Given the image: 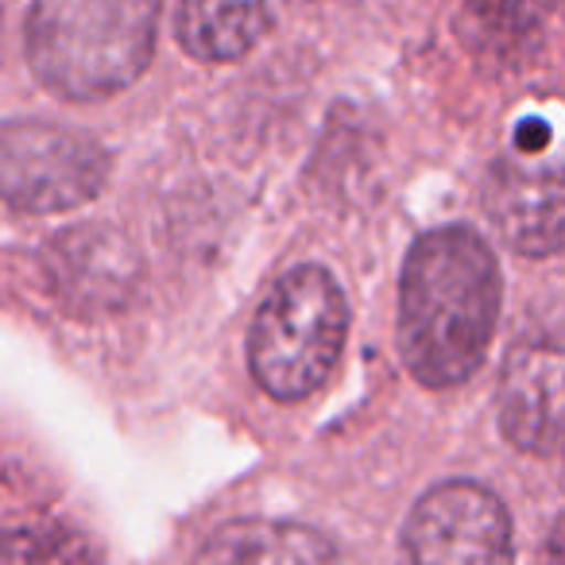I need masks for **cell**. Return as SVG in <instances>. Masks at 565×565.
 <instances>
[{
    "label": "cell",
    "instance_id": "7a4b0ae2",
    "mask_svg": "<svg viewBox=\"0 0 565 565\" xmlns=\"http://www.w3.org/2000/svg\"><path fill=\"white\" fill-rule=\"evenodd\" d=\"M163 0H32L28 63L66 102H105L156 55Z\"/></svg>",
    "mask_w": 565,
    "mask_h": 565
},
{
    "label": "cell",
    "instance_id": "3957f363",
    "mask_svg": "<svg viewBox=\"0 0 565 565\" xmlns=\"http://www.w3.org/2000/svg\"><path fill=\"white\" fill-rule=\"evenodd\" d=\"M349 338V302L326 267L302 264L271 287L248 333L252 380L271 399L299 403L338 369Z\"/></svg>",
    "mask_w": 565,
    "mask_h": 565
},
{
    "label": "cell",
    "instance_id": "277c9868",
    "mask_svg": "<svg viewBox=\"0 0 565 565\" xmlns=\"http://www.w3.org/2000/svg\"><path fill=\"white\" fill-rule=\"evenodd\" d=\"M109 179V151L82 128L51 120L0 125V202L20 213H66Z\"/></svg>",
    "mask_w": 565,
    "mask_h": 565
},
{
    "label": "cell",
    "instance_id": "52a82bcc",
    "mask_svg": "<svg viewBox=\"0 0 565 565\" xmlns=\"http://www.w3.org/2000/svg\"><path fill=\"white\" fill-rule=\"evenodd\" d=\"M500 430L523 454L562 446V345L554 333L523 338L500 372Z\"/></svg>",
    "mask_w": 565,
    "mask_h": 565
},
{
    "label": "cell",
    "instance_id": "30bf717a",
    "mask_svg": "<svg viewBox=\"0 0 565 565\" xmlns=\"http://www.w3.org/2000/svg\"><path fill=\"white\" fill-rule=\"evenodd\" d=\"M202 562H333L338 546L322 531H310L302 523H282V519H236L210 534L202 550Z\"/></svg>",
    "mask_w": 565,
    "mask_h": 565
},
{
    "label": "cell",
    "instance_id": "5b68a950",
    "mask_svg": "<svg viewBox=\"0 0 565 565\" xmlns=\"http://www.w3.org/2000/svg\"><path fill=\"white\" fill-rule=\"evenodd\" d=\"M403 550L426 565H500L511 557L508 508L484 484L446 480L407 515Z\"/></svg>",
    "mask_w": 565,
    "mask_h": 565
},
{
    "label": "cell",
    "instance_id": "8992f818",
    "mask_svg": "<svg viewBox=\"0 0 565 565\" xmlns=\"http://www.w3.org/2000/svg\"><path fill=\"white\" fill-rule=\"evenodd\" d=\"M562 167L550 156L500 159L488 174L484 210L519 256L550 259L562 252Z\"/></svg>",
    "mask_w": 565,
    "mask_h": 565
},
{
    "label": "cell",
    "instance_id": "4fadbf2b",
    "mask_svg": "<svg viewBox=\"0 0 565 565\" xmlns=\"http://www.w3.org/2000/svg\"><path fill=\"white\" fill-rule=\"evenodd\" d=\"M0 4H4V0H0Z\"/></svg>",
    "mask_w": 565,
    "mask_h": 565
},
{
    "label": "cell",
    "instance_id": "9c48e42d",
    "mask_svg": "<svg viewBox=\"0 0 565 565\" xmlns=\"http://www.w3.org/2000/svg\"><path fill=\"white\" fill-rule=\"evenodd\" d=\"M179 40L202 63H236L271 28V0H179Z\"/></svg>",
    "mask_w": 565,
    "mask_h": 565
},
{
    "label": "cell",
    "instance_id": "6da1fadb",
    "mask_svg": "<svg viewBox=\"0 0 565 565\" xmlns=\"http://www.w3.org/2000/svg\"><path fill=\"white\" fill-rule=\"evenodd\" d=\"M500 264L465 225L423 233L399 287V353L426 387H454L484 364L500 322Z\"/></svg>",
    "mask_w": 565,
    "mask_h": 565
},
{
    "label": "cell",
    "instance_id": "7c38bea8",
    "mask_svg": "<svg viewBox=\"0 0 565 565\" xmlns=\"http://www.w3.org/2000/svg\"><path fill=\"white\" fill-rule=\"evenodd\" d=\"M469 9L484 28L500 35H531L554 17L557 0H469Z\"/></svg>",
    "mask_w": 565,
    "mask_h": 565
},
{
    "label": "cell",
    "instance_id": "8fae6325",
    "mask_svg": "<svg viewBox=\"0 0 565 565\" xmlns=\"http://www.w3.org/2000/svg\"><path fill=\"white\" fill-rule=\"evenodd\" d=\"M97 550L66 526H17L0 531V562H89Z\"/></svg>",
    "mask_w": 565,
    "mask_h": 565
},
{
    "label": "cell",
    "instance_id": "ba28073f",
    "mask_svg": "<svg viewBox=\"0 0 565 565\" xmlns=\"http://www.w3.org/2000/svg\"><path fill=\"white\" fill-rule=\"evenodd\" d=\"M136 252L120 233L86 225L63 233L47 252L51 291L74 310H113L136 287Z\"/></svg>",
    "mask_w": 565,
    "mask_h": 565
}]
</instances>
